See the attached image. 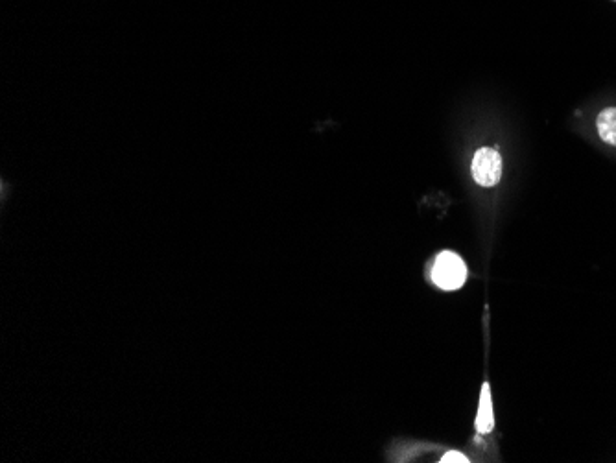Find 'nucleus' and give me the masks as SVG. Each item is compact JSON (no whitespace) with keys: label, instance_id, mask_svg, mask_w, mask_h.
<instances>
[{"label":"nucleus","instance_id":"obj_1","mask_svg":"<svg viewBox=\"0 0 616 463\" xmlns=\"http://www.w3.org/2000/svg\"><path fill=\"white\" fill-rule=\"evenodd\" d=\"M467 275V264L454 251H441L430 270L432 283L445 292L460 290L467 281Z\"/></svg>","mask_w":616,"mask_h":463},{"label":"nucleus","instance_id":"obj_2","mask_svg":"<svg viewBox=\"0 0 616 463\" xmlns=\"http://www.w3.org/2000/svg\"><path fill=\"white\" fill-rule=\"evenodd\" d=\"M471 176H473L474 183L484 189L497 187L502 179V155L497 148L484 146L474 152L473 161H471Z\"/></svg>","mask_w":616,"mask_h":463},{"label":"nucleus","instance_id":"obj_3","mask_svg":"<svg viewBox=\"0 0 616 463\" xmlns=\"http://www.w3.org/2000/svg\"><path fill=\"white\" fill-rule=\"evenodd\" d=\"M474 428L478 436H489L495 430V412H493V397H491V386L489 382H482V390H480V403H478V412L474 419Z\"/></svg>","mask_w":616,"mask_h":463},{"label":"nucleus","instance_id":"obj_4","mask_svg":"<svg viewBox=\"0 0 616 463\" xmlns=\"http://www.w3.org/2000/svg\"><path fill=\"white\" fill-rule=\"evenodd\" d=\"M596 131L598 137L607 146L616 148V106H607L596 117Z\"/></svg>","mask_w":616,"mask_h":463},{"label":"nucleus","instance_id":"obj_5","mask_svg":"<svg viewBox=\"0 0 616 463\" xmlns=\"http://www.w3.org/2000/svg\"><path fill=\"white\" fill-rule=\"evenodd\" d=\"M439 462L441 463H447V462L467 463V462H471V460H469V456H465L463 452L447 451L445 452V454H443V456H441V458H439Z\"/></svg>","mask_w":616,"mask_h":463},{"label":"nucleus","instance_id":"obj_6","mask_svg":"<svg viewBox=\"0 0 616 463\" xmlns=\"http://www.w3.org/2000/svg\"><path fill=\"white\" fill-rule=\"evenodd\" d=\"M615 2H616V0H615Z\"/></svg>","mask_w":616,"mask_h":463}]
</instances>
